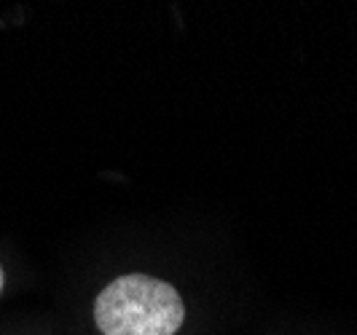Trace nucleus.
<instances>
[{
    "label": "nucleus",
    "mask_w": 357,
    "mask_h": 335,
    "mask_svg": "<svg viewBox=\"0 0 357 335\" xmlns=\"http://www.w3.org/2000/svg\"><path fill=\"white\" fill-rule=\"evenodd\" d=\"M183 319L178 290L145 274L113 279L94 300V322L102 335H175Z\"/></svg>",
    "instance_id": "1"
},
{
    "label": "nucleus",
    "mask_w": 357,
    "mask_h": 335,
    "mask_svg": "<svg viewBox=\"0 0 357 335\" xmlns=\"http://www.w3.org/2000/svg\"><path fill=\"white\" fill-rule=\"evenodd\" d=\"M3 284H6V274H3V265H0V293H3Z\"/></svg>",
    "instance_id": "2"
}]
</instances>
